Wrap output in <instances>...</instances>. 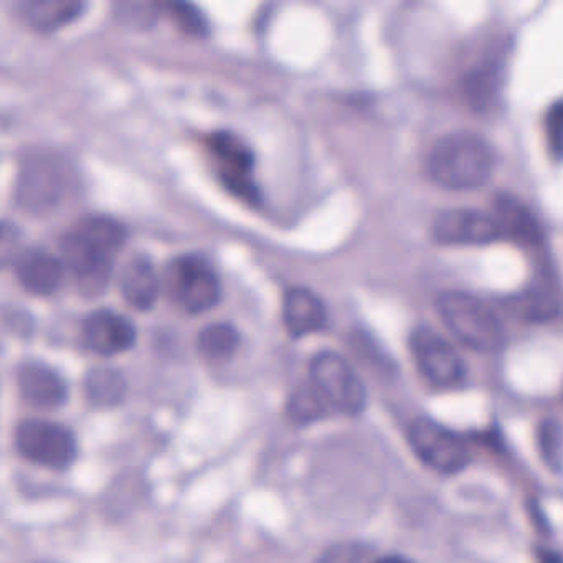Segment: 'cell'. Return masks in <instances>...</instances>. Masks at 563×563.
<instances>
[{
	"label": "cell",
	"instance_id": "obj_1",
	"mask_svg": "<svg viewBox=\"0 0 563 563\" xmlns=\"http://www.w3.org/2000/svg\"><path fill=\"white\" fill-rule=\"evenodd\" d=\"M124 240L123 225L104 216L85 217L65 233L62 260L74 273L81 291L95 296L107 286Z\"/></svg>",
	"mask_w": 563,
	"mask_h": 563
},
{
	"label": "cell",
	"instance_id": "obj_2",
	"mask_svg": "<svg viewBox=\"0 0 563 563\" xmlns=\"http://www.w3.org/2000/svg\"><path fill=\"white\" fill-rule=\"evenodd\" d=\"M494 159L493 147L484 137L470 131H454L431 146L427 173L444 189L473 190L490 179Z\"/></svg>",
	"mask_w": 563,
	"mask_h": 563
},
{
	"label": "cell",
	"instance_id": "obj_3",
	"mask_svg": "<svg viewBox=\"0 0 563 563\" xmlns=\"http://www.w3.org/2000/svg\"><path fill=\"white\" fill-rule=\"evenodd\" d=\"M437 309L454 338L477 352H496L506 341L503 322L477 296L446 291L438 296Z\"/></svg>",
	"mask_w": 563,
	"mask_h": 563
},
{
	"label": "cell",
	"instance_id": "obj_4",
	"mask_svg": "<svg viewBox=\"0 0 563 563\" xmlns=\"http://www.w3.org/2000/svg\"><path fill=\"white\" fill-rule=\"evenodd\" d=\"M163 288L187 312H203L217 305L220 282L212 266L199 255L173 260L164 269Z\"/></svg>",
	"mask_w": 563,
	"mask_h": 563
},
{
	"label": "cell",
	"instance_id": "obj_5",
	"mask_svg": "<svg viewBox=\"0 0 563 563\" xmlns=\"http://www.w3.org/2000/svg\"><path fill=\"white\" fill-rule=\"evenodd\" d=\"M311 382L332 410L358 415L367 404V390L351 364L338 352L325 351L312 358Z\"/></svg>",
	"mask_w": 563,
	"mask_h": 563
},
{
	"label": "cell",
	"instance_id": "obj_6",
	"mask_svg": "<svg viewBox=\"0 0 563 563\" xmlns=\"http://www.w3.org/2000/svg\"><path fill=\"white\" fill-rule=\"evenodd\" d=\"M15 446L25 460L51 470H67L78 456L75 434L47 420H27L19 424Z\"/></svg>",
	"mask_w": 563,
	"mask_h": 563
},
{
	"label": "cell",
	"instance_id": "obj_7",
	"mask_svg": "<svg viewBox=\"0 0 563 563\" xmlns=\"http://www.w3.org/2000/svg\"><path fill=\"white\" fill-rule=\"evenodd\" d=\"M410 351L421 374L434 387L453 388L464 380L463 358L434 329L427 325L415 329L410 335Z\"/></svg>",
	"mask_w": 563,
	"mask_h": 563
},
{
	"label": "cell",
	"instance_id": "obj_8",
	"mask_svg": "<svg viewBox=\"0 0 563 563\" xmlns=\"http://www.w3.org/2000/svg\"><path fill=\"white\" fill-rule=\"evenodd\" d=\"M410 443L427 466L440 473H456L470 463L466 443L443 424L418 418L410 428Z\"/></svg>",
	"mask_w": 563,
	"mask_h": 563
},
{
	"label": "cell",
	"instance_id": "obj_9",
	"mask_svg": "<svg viewBox=\"0 0 563 563\" xmlns=\"http://www.w3.org/2000/svg\"><path fill=\"white\" fill-rule=\"evenodd\" d=\"M431 230L434 240L443 245H487L504 236L494 213L474 209L444 210Z\"/></svg>",
	"mask_w": 563,
	"mask_h": 563
},
{
	"label": "cell",
	"instance_id": "obj_10",
	"mask_svg": "<svg viewBox=\"0 0 563 563\" xmlns=\"http://www.w3.org/2000/svg\"><path fill=\"white\" fill-rule=\"evenodd\" d=\"M209 146L216 156L223 183L243 199H258V192L253 183L252 151L230 133L213 134Z\"/></svg>",
	"mask_w": 563,
	"mask_h": 563
},
{
	"label": "cell",
	"instance_id": "obj_11",
	"mask_svg": "<svg viewBox=\"0 0 563 563\" xmlns=\"http://www.w3.org/2000/svg\"><path fill=\"white\" fill-rule=\"evenodd\" d=\"M88 347L100 355H117L130 351L136 342V329L130 319L111 309H98L84 322Z\"/></svg>",
	"mask_w": 563,
	"mask_h": 563
},
{
	"label": "cell",
	"instance_id": "obj_12",
	"mask_svg": "<svg viewBox=\"0 0 563 563\" xmlns=\"http://www.w3.org/2000/svg\"><path fill=\"white\" fill-rule=\"evenodd\" d=\"M64 174L51 159H34L25 164L19 180V200L25 209L45 210L55 206L64 192Z\"/></svg>",
	"mask_w": 563,
	"mask_h": 563
},
{
	"label": "cell",
	"instance_id": "obj_13",
	"mask_svg": "<svg viewBox=\"0 0 563 563\" xmlns=\"http://www.w3.org/2000/svg\"><path fill=\"white\" fill-rule=\"evenodd\" d=\"M18 385L27 404L41 410H57L68 398V388L58 372L41 362H25L18 371Z\"/></svg>",
	"mask_w": 563,
	"mask_h": 563
},
{
	"label": "cell",
	"instance_id": "obj_14",
	"mask_svg": "<svg viewBox=\"0 0 563 563\" xmlns=\"http://www.w3.org/2000/svg\"><path fill=\"white\" fill-rule=\"evenodd\" d=\"M18 282L35 295H51L60 288L65 278V263L44 250L19 253L14 262Z\"/></svg>",
	"mask_w": 563,
	"mask_h": 563
},
{
	"label": "cell",
	"instance_id": "obj_15",
	"mask_svg": "<svg viewBox=\"0 0 563 563\" xmlns=\"http://www.w3.org/2000/svg\"><path fill=\"white\" fill-rule=\"evenodd\" d=\"M283 321L292 338H305L324 328L328 309L314 291L295 286L283 299Z\"/></svg>",
	"mask_w": 563,
	"mask_h": 563
},
{
	"label": "cell",
	"instance_id": "obj_16",
	"mask_svg": "<svg viewBox=\"0 0 563 563\" xmlns=\"http://www.w3.org/2000/svg\"><path fill=\"white\" fill-rule=\"evenodd\" d=\"M163 288V278L146 256H134L120 272V291L131 306L150 309Z\"/></svg>",
	"mask_w": 563,
	"mask_h": 563
},
{
	"label": "cell",
	"instance_id": "obj_17",
	"mask_svg": "<svg viewBox=\"0 0 563 563\" xmlns=\"http://www.w3.org/2000/svg\"><path fill=\"white\" fill-rule=\"evenodd\" d=\"M84 8L78 0H31L22 4V15L37 31H55L75 21Z\"/></svg>",
	"mask_w": 563,
	"mask_h": 563
},
{
	"label": "cell",
	"instance_id": "obj_18",
	"mask_svg": "<svg viewBox=\"0 0 563 563\" xmlns=\"http://www.w3.org/2000/svg\"><path fill=\"white\" fill-rule=\"evenodd\" d=\"M88 398L100 407L120 404L126 394V382L114 368H95L85 380Z\"/></svg>",
	"mask_w": 563,
	"mask_h": 563
},
{
	"label": "cell",
	"instance_id": "obj_19",
	"mask_svg": "<svg viewBox=\"0 0 563 563\" xmlns=\"http://www.w3.org/2000/svg\"><path fill=\"white\" fill-rule=\"evenodd\" d=\"M332 410L331 405L322 397L321 391L309 384L301 385L292 391L288 401V415L292 421L299 424L312 423L328 417Z\"/></svg>",
	"mask_w": 563,
	"mask_h": 563
},
{
	"label": "cell",
	"instance_id": "obj_20",
	"mask_svg": "<svg viewBox=\"0 0 563 563\" xmlns=\"http://www.w3.org/2000/svg\"><path fill=\"white\" fill-rule=\"evenodd\" d=\"M197 344H199L200 354L206 355L210 361H227L239 349V331L227 322H216L200 331Z\"/></svg>",
	"mask_w": 563,
	"mask_h": 563
},
{
	"label": "cell",
	"instance_id": "obj_21",
	"mask_svg": "<svg viewBox=\"0 0 563 563\" xmlns=\"http://www.w3.org/2000/svg\"><path fill=\"white\" fill-rule=\"evenodd\" d=\"M497 222H499L503 235L514 236L519 240H533L539 239V229H537L536 220L532 219L529 212L523 209L520 203L514 200H503L497 203L494 210Z\"/></svg>",
	"mask_w": 563,
	"mask_h": 563
},
{
	"label": "cell",
	"instance_id": "obj_22",
	"mask_svg": "<svg viewBox=\"0 0 563 563\" xmlns=\"http://www.w3.org/2000/svg\"><path fill=\"white\" fill-rule=\"evenodd\" d=\"M539 448L543 460L553 470L562 466L563 433L556 421L545 420L539 427Z\"/></svg>",
	"mask_w": 563,
	"mask_h": 563
},
{
	"label": "cell",
	"instance_id": "obj_23",
	"mask_svg": "<svg viewBox=\"0 0 563 563\" xmlns=\"http://www.w3.org/2000/svg\"><path fill=\"white\" fill-rule=\"evenodd\" d=\"M170 12L176 18L177 24L189 32V34L200 35L207 31V21L202 12L192 4H184V2H174L169 5Z\"/></svg>",
	"mask_w": 563,
	"mask_h": 563
},
{
	"label": "cell",
	"instance_id": "obj_24",
	"mask_svg": "<svg viewBox=\"0 0 563 563\" xmlns=\"http://www.w3.org/2000/svg\"><path fill=\"white\" fill-rule=\"evenodd\" d=\"M547 136L556 156H563V100L553 104L547 117Z\"/></svg>",
	"mask_w": 563,
	"mask_h": 563
},
{
	"label": "cell",
	"instance_id": "obj_25",
	"mask_svg": "<svg viewBox=\"0 0 563 563\" xmlns=\"http://www.w3.org/2000/svg\"><path fill=\"white\" fill-rule=\"evenodd\" d=\"M362 555L364 550L357 545L332 547L321 556L319 563H358Z\"/></svg>",
	"mask_w": 563,
	"mask_h": 563
},
{
	"label": "cell",
	"instance_id": "obj_26",
	"mask_svg": "<svg viewBox=\"0 0 563 563\" xmlns=\"http://www.w3.org/2000/svg\"><path fill=\"white\" fill-rule=\"evenodd\" d=\"M375 563H413L411 560L405 559V556L400 555H387L382 556V559H378Z\"/></svg>",
	"mask_w": 563,
	"mask_h": 563
},
{
	"label": "cell",
	"instance_id": "obj_27",
	"mask_svg": "<svg viewBox=\"0 0 563 563\" xmlns=\"http://www.w3.org/2000/svg\"><path fill=\"white\" fill-rule=\"evenodd\" d=\"M540 562H542V563H562V562H560L559 556L553 555V553H550V552L540 553Z\"/></svg>",
	"mask_w": 563,
	"mask_h": 563
}]
</instances>
